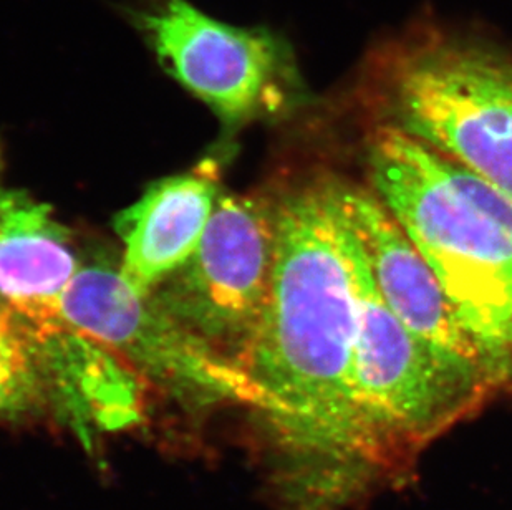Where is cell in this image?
Instances as JSON below:
<instances>
[{
  "label": "cell",
  "instance_id": "cell-9",
  "mask_svg": "<svg viewBox=\"0 0 512 510\" xmlns=\"http://www.w3.org/2000/svg\"><path fill=\"white\" fill-rule=\"evenodd\" d=\"M213 163L160 179L133 206L118 214L123 242L118 272L131 289L150 294L198 249L218 201Z\"/></svg>",
  "mask_w": 512,
  "mask_h": 510
},
{
  "label": "cell",
  "instance_id": "cell-2",
  "mask_svg": "<svg viewBox=\"0 0 512 510\" xmlns=\"http://www.w3.org/2000/svg\"><path fill=\"white\" fill-rule=\"evenodd\" d=\"M373 193L440 280L459 322L512 385V198L383 123L368 145Z\"/></svg>",
  "mask_w": 512,
  "mask_h": 510
},
{
  "label": "cell",
  "instance_id": "cell-10",
  "mask_svg": "<svg viewBox=\"0 0 512 510\" xmlns=\"http://www.w3.org/2000/svg\"><path fill=\"white\" fill-rule=\"evenodd\" d=\"M80 262L52 207L0 173V304L37 328L60 327L63 299Z\"/></svg>",
  "mask_w": 512,
  "mask_h": 510
},
{
  "label": "cell",
  "instance_id": "cell-8",
  "mask_svg": "<svg viewBox=\"0 0 512 510\" xmlns=\"http://www.w3.org/2000/svg\"><path fill=\"white\" fill-rule=\"evenodd\" d=\"M340 199L373 282L395 317L431 347L486 371L504 388L481 347L459 322L435 272L373 189L340 183Z\"/></svg>",
  "mask_w": 512,
  "mask_h": 510
},
{
  "label": "cell",
  "instance_id": "cell-11",
  "mask_svg": "<svg viewBox=\"0 0 512 510\" xmlns=\"http://www.w3.org/2000/svg\"><path fill=\"white\" fill-rule=\"evenodd\" d=\"M55 408L54 388L34 328L0 304V423Z\"/></svg>",
  "mask_w": 512,
  "mask_h": 510
},
{
  "label": "cell",
  "instance_id": "cell-6",
  "mask_svg": "<svg viewBox=\"0 0 512 510\" xmlns=\"http://www.w3.org/2000/svg\"><path fill=\"white\" fill-rule=\"evenodd\" d=\"M274 252L276 198L221 193L198 249L148 297L241 371L266 307Z\"/></svg>",
  "mask_w": 512,
  "mask_h": 510
},
{
  "label": "cell",
  "instance_id": "cell-3",
  "mask_svg": "<svg viewBox=\"0 0 512 510\" xmlns=\"http://www.w3.org/2000/svg\"><path fill=\"white\" fill-rule=\"evenodd\" d=\"M358 285L353 348V421L358 456L370 494L410 481L421 453L473 414L498 381L431 347L383 302L352 229Z\"/></svg>",
  "mask_w": 512,
  "mask_h": 510
},
{
  "label": "cell",
  "instance_id": "cell-4",
  "mask_svg": "<svg viewBox=\"0 0 512 510\" xmlns=\"http://www.w3.org/2000/svg\"><path fill=\"white\" fill-rule=\"evenodd\" d=\"M377 93L387 125L512 198V62L456 40H420L385 58Z\"/></svg>",
  "mask_w": 512,
  "mask_h": 510
},
{
  "label": "cell",
  "instance_id": "cell-5",
  "mask_svg": "<svg viewBox=\"0 0 512 510\" xmlns=\"http://www.w3.org/2000/svg\"><path fill=\"white\" fill-rule=\"evenodd\" d=\"M120 10L174 82L232 128L297 95L294 52L274 30L223 22L189 0H133Z\"/></svg>",
  "mask_w": 512,
  "mask_h": 510
},
{
  "label": "cell",
  "instance_id": "cell-7",
  "mask_svg": "<svg viewBox=\"0 0 512 510\" xmlns=\"http://www.w3.org/2000/svg\"><path fill=\"white\" fill-rule=\"evenodd\" d=\"M62 312L72 327L183 403L246 406L241 371L209 352L148 295L131 289L118 269L93 264L78 270Z\"/></svg>",
  "mask_w": 512,
  "mask_h": 510
},
{
  "label": "cell",
  "instance_id": "cell-1",
  "mask_svg": "<svg viewBox=\"0 0 512 510\" xmlns=\"http://www.w3.org/2000/svg\"><path fill=\"white\" fill-rule=\"evenodd\" d=\"M358 285L340 181L276 198L266 307L242 361L246 408L271 443L284 510H345L370 494L353 421Z\"/></svg>",
  "mask_w": 512,
  "mask_h": 510
}]
</instances>
